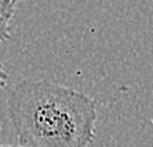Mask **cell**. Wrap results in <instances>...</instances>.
<instances>
[{
  "label": "cell",
  "mask_w": 153,
  "mask_h": 147,
  "mask_svg": "<svg viewBox=\"0 0 153 147\" xmlns=\"http://www.w3.org/2000/svg\"><path fill=\"white\" fill-rule=\"evenodd\" d=\"M7 112L24 147H88L95 137L97 105L87 93L47 79H23Z\"/></svg>",
  "instance_id": "cell-1"
},
{
  "label": "cell",
  "mask_w": 153,
  "mask_h": 147,
  "mask_svg": "<svg viewBox=\"0 0 153 147\" xmlns=\"http://www.w3.org/2000/svg\"><path fill=\"white\" fill-rule=\"evenodd\" d=\"M14 13H16V3L0 0V44L10 40V23ZM6 85H7V72L4 69V65L0 62V88H4Z\"/></svg>",
  "instance_id": "cell-2"
},
{
  "label": "cell",
  "mask_w": 153,
  "mask_h": 147,
  "mask_svg": "<svg viewBox=\"0 0 153 147\" xmlns=\"http://www.w3.org/2000/svg\"><path fill=\"white\" fill-rule=\"evenodd\" d=\"M0 147H24V146H22V144H19V146H14V144H13V146H0Z\"/></svg>",
  "instance_id": "cell-3"
},
{
  "label": "cell",
  "mask_w": 153,
  "mask_h": 147,
  "mask_svg": "<svg viewBox=\"0 0 153 147\" xmlns=\"http://www.w3.org/2000/svg\"><path fill=\"white\" fill-rule=\"evenodd\" d=\"M6 1H11V3H17L19 0H6Z\"/></svg>",
  "instance_id": "cell-4"
}]
</instances>
